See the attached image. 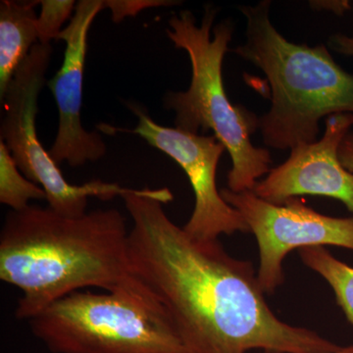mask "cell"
Segmentation results:
<instances>
[{"label":"cell","mask_w":353,"mask_h":353,"mask_svg":"<svg viewBox=\"0 0 353 353\" xmlns=\"http://www.w3.org/2000/svg\"><path fill=\"white\" fill-rule=\"evenodd\" d=\"M132 228V275L157 297L192 353H336L341 347L292 326L268 305L252 262L219 240L194 239L165 212L167 188L130 189L122 196Z\"/></svg>","instance_id":"6da1fadb"},{"label":"cell","mask_w":353,"mask_h":353,"mask_svg":"<svg viewBox=\"0 0 353 353\" xmlns=\"http://www.w3.org/2000/svg\"><path fill=\"white\" fill-rule=\"evenodd\" d=\"M129 233L115 208L79 217L48 206L11 210L0 234V279L22 292L16 317L30 321L73 292L126 283L132 277Z\"/></svg>","instance_id":"7a4b0ae2"},{"label":"cell","mask_w":353,"mask_h":353,"mask_svg":"<svg viewBox=\"0 0 353 353\" xmlns=\"http://www.w3.org/2000/svg\"><path fill=\"white\" fill-rule=\"evenodd\" d=\"M239 9L245 39L232 51L261 70L271 88L270 109L259 117L265 145L285 150L314 143L323 118L353 114V74L334 61L325 44L285 39L272 23L269 0Z\"/></svg>","instance_id":"3957f363"},{"label":"cell","mask_w":353,"mask_h":353,"mask_svg":"<svg viewBox=\"0 0 353 353\" xmlns=\"http://www.w3.org/2000/svg\"><path fill=\"white\" fill-rule=\"evenodd\" d=\"M218 13V8L208 4L199 25L190 10L169 19L167 36L189 55L192 80L185 92H167L164 106L175 112V128L196 134L212 131L231 157L228 189L252 192L259 179L270 172L272 157L250 139L259 130V116L228 97L222 69L234 28L231 20L213 26Z\"/></svg>","instance_id":"277c9868"},{"label":"cell","mask_w":353,"mask_h":353,"mask_svg":"<svg viewBox=\"0 0 353 353\" xmlns=\"http://www.w3.org/2000/svg\"><path fill=\"white\" fill-rule=\"evenodd\" d=\"M28 322L52 353H192L164 306L134 276L104 292H73Z\"/></svg>","instance_id":"5b68a950"},{"label":"cell","mask_w":353,"mask_h":353,"mask_svg":"<svg viewBox=\"0 0 353 353\" xmlns=\"http://www.w3.org/2000/svg\"><path fill=\"white\" fill-rule=\"evenodd\" d=\"M51 54L50 44L38 43L16 72L1 99L0 141L8 148L23 175L44 190L48 208L59 214L79 217L87 213L90 197L108 201L122 197L130 189L101 180L72 185L41 145L36 121L39 95L46 83Z\"/></svg>","instance_id":"8992f818"},{"label":"cell","mask_w":353,"mask_h":353,"mask_svg":"<svg viewBox=\"0 0 353 353\" xmlns=\"http://www.w3.org/2000/svg\"><path fill=\"white\" fill-rule=\"evenodd\" d=\"M221 196L245 219L259 248L257 270L265 294H273L284 283L283 262L294 250L334 245L353 250V217H332L316 212L294 197L284 204L260 199L253 192L220 190Z\"/></svg>","instance_id":"52a82bcc"},{"label":"cell","mask_w":353,"mask_h":353,"mask_svg":"<svg viewBox=\"0 0 353 353\" xmlns=\"http://www.w3.org/2000/svg\"><path fill=\"white\" fill-rule=\"evenodd\" d=\"M128 108L138 117L134 129L101 124L99 131L138 134L183 169L194 194V210L183 227L185 231L201 241L219 240L222 234L232 236L236 232L250 233L243 216L225 201L218 190V164L226 148L214 134L203 136L161 126L138 104L129 103Z\"/></svg>","instance_id":"ba28073f"},{"label":"cell","mask_w":353,"mask_h":353,"mask_svg":"<svg viewBox=\"0 0 353 353\" xmlns=\"http://www.w3.org/2000/svg\"><path fill=\"white\" fill-rule=\"evenodd\" d=\"M102 9L104 1L81 0L75 15L57 38L66 43L63 63L48 82L58 109L57 134L48 152L57 165L67 162L72 167L82 166L99 161L108 150L101 134L88 132L81 118L88 32Z\"/></svg>","instance_id":"9c48e42d"},{"label":"cell","mask_w":353,"mask_h":353,"mask_svg":"<svg viewBox=\"0 0 353 353\" xmlns=\"http://www.w3.org/2000/svg\"><path fill=\"white\" fill-rule=\"evenodd\" d=\"M353 126V114H334L325 120L321 139L294 146L284 163L271 169L252 192L274 204L299 196L332 197L353 213V173L339 158V148Z\"/></svg>","instance_id":"30bf717a"},{"label":"cell","mask_w":353,"mask_h":353,"mask_svg":"<svg viewBox=\"0 0 353 353\" xmlns=\"http://www.w3.org/2000/svg\"><path fill=\"white\" fill-rule=\"evenodd\" d=\"M39 1L0 2V101L16 72L39 41L34 7Z\"/></svg>","instance_id":"8fae6325"},{"label":"cell","mask_w":353,"mask_h":353,"mask_svg":"<svg viewBox=\"0 0 353 353\" xmlns=\"http://www.w3.org/2000/svg\"><path fill=\"white\" fill-rule=\"evenodd\" d=\"M299 253L303 264L331 285L336 303L353 326V267L336 259L325 246L301 248Z\"/></svg>","instance_id":"7c38bea8"},{"label":"cell","mask_w":353,"mask_h":353,"mask_svg":"<svg viewBox=\"0 0 353 353\" xmlns=\"http://www.w3.org/2000/svg\"><path fill=\"white\" fill-rule=\"evenodd\" d=\"M32 199L46 201V192L23 175L8 148L0 141V202L12 211H22Z\"/></svg>","instance_id":"4fadbf2b"},{"label":"cell","mask_w":353,"mask_h":353,"mask_svg":"<svg viewBox=\"0 0 353 353\" xmlns=\"http://www.w3.org/2000/svg\"><path fill=\"white\" fill-rule=\"evenodd\" d=\"M41 13L37 21L39 43L50 44L52 39H57L61 32L62 25L69 19L76 10L74 0H41Z\"/></svg>","instance_id":"5bb4252c"},{"label":"cell","mask_w":353,"mask_h":353,"mask_svg":"<svg viewBox=\"0 0 353 353\" xmlns=\"http://www.w3.org/2000/svg\"><path fill=\"white\" fill-rule=\"evenodd\" d=\"M171 0H106L104 8L110 9L113 22L119 23L126 17H134L141 11L152 7L178 6Z\"/></svg>","instance_id":"9a60e30c"},{"label":"cell","mask_w":353,"mask_h":353,"mask_svg":"<svg viewBox=\"0 0 353 353\" xmlns=\"http://www.w3.org/2000/svg\"><path fill=\"white\" fill-rule=\"evenodd\" d=\"M309 6L316 11H327L340 16L352 8L350 2L347 0H316L309 2Z\"/></svg>","instance_id":"2e32d148"},{"label":"cell","mask_w":353,"mask_h":353,"mask_svg":"<svg viewBox=\"0 0 353 353\" xmlns=\"http://www.w3.org/2000/svg\"><path fill=\"white\" fill-rule=\"evenodd\" d=\"M328 46L332 50L353 57V36L345 34H334L328 39Z\"/></svg>","instance_id":"e0dca14e"},{"label":"cell","mask_w":353,"mask_h":353,"mask_svg":"<svg viewBox=\"0 0 353 353\" xmlns=\"http://www.w3.org/2000/svg\"><path fill=\"white\" fill-rule=\"evenodd\" d=\"M341 163L347 171L353 173V132H350L341 141L339 148Z\"/></svg>","instance_id":"ac0fdd59"},{"label":"cell","mask_w":353,"mask_h":353,"mask_svg":"<svg viewBox=\"0 0 353 353\" xmlns=\"http://www.w3.org/2000/svg\"><path fill=\"white\" fill-rule=\"evenodd\" d=\"M336 353H353V345L348 347H341L340 352Z\"/></svg>","instance_id":"d6986e66"}]
</instances>
